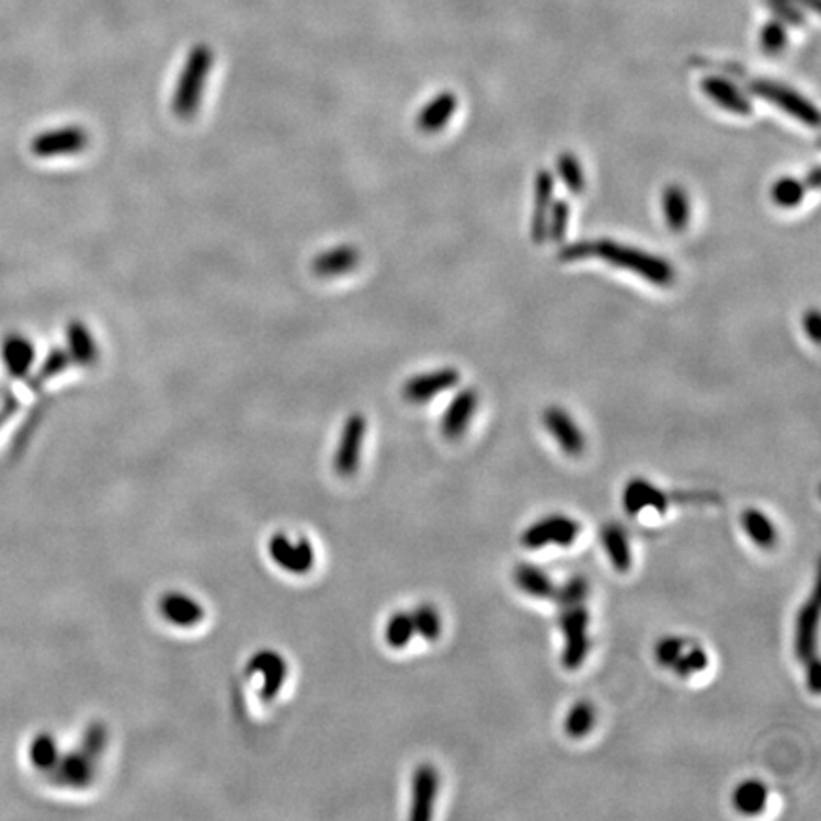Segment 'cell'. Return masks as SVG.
Returning a JSON list of instances; mask_svg holds the SVG:
<instances>
[{
    "instance_id": "cell-1",
    "label": "cell",
    "mask_w": 821,
    "mask_h": 821,
    "mask_svg": "<svg viewBox=\"0 0 821 821\" xmlns=\"http://www.w3.org/2000/svg\"><path fill=\"white\" fill-rule=\"evenodd\" d=\"M212 67L214 52L207 44H196L186 56L173 92L172 111L178 118L186 121L198 113Z\"/></svg>"
},
{
    "instance_id": "cell-2",
    "label": "cell",
    "mask_w": 821,
    "mask_h": 821,
    "mask_svg": "<svg viewBox=\"0 0 821 821\" xmlns=\"http://www.w3.org/2000/svg\"><path fill=\"white\" fill-rule=\"evenodd\" d=\"M595 255L607 261V263L631 271L637 276L647 280L654 286L668 287L675 282V271L672 264L658 255L647 253L637 248L622 246L613 240H600L595 242Z\"/></svg>"
},
{
    "instance_id": "cell-3",
    "label": "cell",
    "mask_w": 821,
    "mask_h": 821,
    "mask_svg": "<svg viewBox=\"0 0 821 821\" xmlns=\"http://www.w3.org/2000/svg\"><path fill=\"white\" fill-rule=\"evenodd\" d=\"M559 628L565 636L561 665L567 672H577L586 662L590 643V613L584 605L561 608Z\"/></svg>"
},
{
    "instance_id": "cell-4",
    "label": "cell",
    "mask_w": 821,
    "mask_h": 821,
    "mask_svg": "<svg viewBox=\"0 0 821 821\" xmlns=\"http://www.w3.org/2000/svg\"><path fill=\"white\" fill-rule=\"evenodd\" d=\"M580 523L569 515H546L538 522L531 523L522 535V544L527 550H543L548 546H572L580 536Z\"/></svg>"
},
{
    "instance_id": "cell-5",
    "label": "cell",
    "mask_w": 821,
    "mask_h": 821,
    "mask_svg": "<svg viewBox=\"0 0 821 821\" xmlns=\"http://www.w3.org/2000/svg\"><path fill=\"white\" fill-rule=\"evenodd\" d=\"M750 92L782 109L787 115L795 116L797 121L807 124L810 128H816L820 124L818 109L791 88L772 82V80H753L750 84Z\"/></svg>"
},
{
    "instance_id": "cell-6",
    "label": "cell",
    "mask_w": 821,
    "mask_h": 821,
    "mask_svg": "<svg viewBox=\"0 0 821 821\" xmlns=\"http://www.w3.org/2000/svg\"><path fill=\"white\" fill-rule=\"evenodd\" d=\"M266 550H269L272 561L282 571L303 577V574H308V572L315 569V546L305 536H300L297 540H292L284 533H276V535L271 536Z\"/></svg>"
},
{
    "instance_id": "cell-7",
    "label": "cell",
    "mask_w": 821,
    "mask_h": 821,
    "mask_svg": "<svg viewBox=\"0 0 821 821\" xmlns=\"http://www.w3.org/2000/svg\"><path fill=\"white\" fill-rule=\"evenodd\" d=\"M90 136L80 126L44 129L31 139V152L36 158L72 157L87 149Z\"/></svg>"
},
{
    "instance_id": "cell-8",
    "label": "cell",
    "mask_w": 821,
    "mask_h": 821,
    "mask_svg": "<svg viewBox=\"0 0 821 821\" xmlns=\"http://www.w3.org/2000/svg\"><path fill=\"white\" fill-rule=\"evenodd\" d=\"M365 436H367V421L364 414H351L344 421L343 432L339 437L335 457H333V470L337 471V476L341 478L356 476L360 463H362Z\"/></svg>"
},
{
    "instance_id": "cell-9",
    "label": "cell",
    "mask_w": 821,
    "mask_h": 821,
    "mask_svg": "<svg viewBox=\"0 0 821 821\" xmlns=\"http://www.w3.org/2000/svg\"><path fill=\"white\" fill-rule=\"evenodd\" d=\"M246 675L248 677H255L261 675L263 677V685H261V698L264 702H271L278 696L280 691L284 688V683L287 679V662L286 658L282 657L280 652L272 649H261L248 660L246 665Z\"/></svg>"
},
{
    "instance_id": "cell-10",
    "label": "cell",
    "mask_w": 821,
    "mask_h": 821,
    "mask_svg": "<svg viewBox=\"0 0 821 821\" xmlns=\"http://www.w3.org/2000/svg\"><path fill=\"white\" fill-rule=\"evenodd\" d=\"M437 791H440V772L436 766L424 763L417 766L411 779V808L409 820L430 821L436 808Z\"/></svg>"
},
{
    "instance_id": "cell-11",
    "label": "cell",
    "mask_w": 821,
    "mask_h": 821,
    "mask_svg": "<svg viewBox=\"0 0 821 821\" xmlns=\"http://www.w3.org/2000/svg\"><path fill=\"white\" fill-rule=\"evenodd\" d=\"M95 763L90 755L82 750L67 751L61 753L58 764L48 772L52 784L69 789H87L92 786L95 778Z\"/></svg>"
},
{
    "instance_id": "cell-12",
    "label": "cell",
    "mask_w": 821,
    "mask_h": 821,
    "mask_svg": "<svg viewBox=\"0 0 821 821\" xmlns=\"http://www.w3.org/2000/svg\"><path fill=\"white\" fill-rule=\"evenodd\" d=\"M460 383V373L453 367H443L436 372L422 373L403 385L401 396L408 403L421 406L434 400L437 394L447 392Z\"/></svg>"
},
{
    "instance_id": "cell-13",
    "label": "cell",
    "mask_w": 821,
    "mask_h": 821,
    "mask_svg": "<svg viewBox=\"0 0 821 821\" xmlns=\"http://www.w3.org/2000/svg\"><path fill=\"white\" fill-rule=\"evenodd\" d=\"M543 422L544 429L550 432L551 437L556 440L559 449L563 451L565 455L580 457L584 453V449H586L584 432L580 430L579 424L563 408L551 406V408L544 409Z\"/></svg>"
},
{
    "instance_id": "cell-14",
    "label": "cell",
    "mask_w": 821,
    "mask_h": 821,
    "mask_svg": "<svg viewBox=\"0 0 821 821\" xmlns=\"http://www.w3.org/2000/svg\"><path fill=\"white\" fill-rule=\"evenodd\" d=\"M818 624H820V597L818 590L812 592L797 615L795 626V654L805 664L816 657L818 650Z\"/></svg>"
},
{
    "instance_id": "cell-15",
    "label": "cell",
    "mask_w": 821,
    "mask_h": 821,
    "mask_svg": "<svg viewBox=\"0 0 821 821\" xmlns=\"http://www.w3.org/2000/svg\"><path fill=\"white\" fill-rule=\"evenodd\" d=\"M0 357L12 379H27L35 365V344L23 333H8L0 343Z\"/></svg>"
},
{
    "instance_id": "cell-16",
    "label": "cell",
    "mask_w": 821,
    "mask_h": 821,
    "mask_svg": "<svg viewBox=\"0 0 821 821\" xmlns=\"http://www.w3.org/2000/svg\"><path fill=\"white\" fill-rule=\"evenodd\" d=\"M622 506L629 515H637L645 510H654L658 514H665L670 508V500L660 487L650 483L649 479H629L628 486L622 493Z\"/></svg>"
},
{
    "instance_id": "cell-17",
    "label": "cell",
    "mask_w": 821,
    "mask_h": 821,
    "mask_svg": "<svg viewBox=\"0 0 821 821\" xmlns=\"http://www.w3.org/2000/svg\"><path fill=\"white\" fill-rule=\"evenodd\" d=\"M158 611L168 624L183 629L196 628L206 616L201 601L181 592L164 593L158 601Z\"/></svg>"
},
{
    "instance_id": "cell-18",
    "label": "cell",
    "mask_w": 821,
    "mask_h": 821,
    "mask_svg": "<svg viewBox=\"0 0 821 821\" xmlns=\"http://www.w3.org/2000/svg\"><path fill=\"white\" fill-rule=\"evenodd\" d=\"M478 392L474 388L460 390L443 413L442 422H440L443 436L447 440H458L465 436L474 414L478 411Z\"/></svg>"
},
{
    "instance_id": "cell-19",
    "label": "cell",
    "mask_w": 821,
    "mask_h": 821,
    "mask_svg": "<svg viewBox=\"0 0 821 821\" xmlns=\"http://www.w3.org/2000/svg\"><path fill=\"white\" fill-rule=\"evenodd\" d=\"M360 259H362V255H360L356 246H337V248H331L323 253H318L312 259L310 269L318 278H339V276H344V274L357 269Z\"/></svg>"
},
{
    "instance_id": "cell-20",
    "label": "cell",
    "mask_w": 821,
    "mask_h": 821,
    "mask_svg": "<svg viewBox=\"0 0 821 821\" xmlns=\"http://www.w3.org/2000/svg\"><path fill=\"white\" fill-rule=\"evenodd\" d=\"M554 175L548 170H540L535 181V209L531 217V238L543 243L548 238V215L554 204Z\"/></svg>"
},
{
    "instance_id": "cell-21",
    "label": "cell",
    "mask_w": 821,
    "mask_h": 821,
    "mask_svg": "<svg viewBox=\"0 0 821 821\" xmlns=\"http://www.w3.org/2000/svg\"><path fill=\"white\" fill-rule=\"evenodd\" d=\"M702 92L706 93L709 100L715 101L719 107L734 113V115H751V101L745 93L740 92V88L732 84L730 80L721 77H707L702 80Z\"/></svg>"
},
{
    "instance_id": "cell-22",
    "label": "cell",
    "mask_w": 821,
    "mask_h": 821,
    "mask_svg": "<svg viewBox=\"0 0 821 821\" xmlns=\"http://www.w3.org/2000/svg\"><path fill=\"white\" fill-rule=\"evenodd\" d=\"M67 337V352L71 356V362L80 367H92L100 360V346L93 339L92 331L88 329L87 323L80 320H72L67 323L65 329Z\"/></svg>"
},
{
    "instance_id": "cell-23",
    "label": "cell",
    "mask_w": 821,
    "mask_h": 821,
    "mask_svg": "<svg viewBox=\"0 0 821 821\" xmlns=\"http://www.w3.org/2000/svg\"><path fill=\"white\" fill-rule=\"evenodd\" d=\"M458 100L453 92L437 93L434 100L429 101L421 113L417 116V126L424 134H436L449 124L451 116L457 111Z\"/></svg>"
},
{
    "instance_id": "cell-24",
    "label": "cell",
    "mask_w": 821,
    "mask_h": 821,
    "mask_svg": "<svg viewBox=\"0 0 821 821\" xmlns=\"http://www.w3.org/2000/svg\"><path fill=\"white\" fill-rule=\"evenodd\" d=\"M512 579H514L515 586L520 588L523 593H527L528 597L554 600V593H556L554 580L550 579V574H546L543 569H538L535 565H515Z\"/></svg>"
},
{
    "instance_id": "cell-25",
    "label": "cell",
    "mask_w": 821,
    "mask_h": 821,
    "mask_svg": "<svg viewBox=\"0 0 821 821\" xmlns=\"http://www.w3.org/2000/svg\"><path fill=\"white\" fill-rule=\"evenodd\" d=\"M740 520H742L743 533L761 550H772L778 544V528L763 510L748 508Z\"/></svg>"
},
{
    "instance_id": "cell-26",
    "label": "cell",
    "mask_w": 821,
    "mask_h": 821,
    "mask_svg": "<svg viewBox=\"0 0 821 821\" xmlns=\"http://www.w3.org/2000/svg\"><path fill=\"white\" fill-rule=\"evenodd\" d=\"M662 212L668 229L673 232H685L691 223V201L685 189L679 185L665 186L662 194Z\"/></svg>"
},
{
    "instance_id": "cell-27",
    "label": "cell",
    "mask_w": 821,
    "mask_h": 821,
    "mask_svg": "<svg viewBox=\"0 0 821 821\" xmlns=\"http://www.w3.org/2000/svg\"><path fill=\"white\" fill-rule=\"evenodd\" d=\"M601 543L605 548L607 558L618 572H628L634 565L631 556V546H629L628 535L622 531L618 525H607L601 531Z\"/></svg>"
},
{
    "instance_id": "cell-28",
    "label": "cell",
    "mask_w": 821,
    "mask_h": 821,
    "mask_svg": "<svg viewBox=\"0 0 821 821\" xmlns=\"http://www.w3.org/2000/svg\"><path fill=\"white\" fill-rule=\"evenodd\" d=\"M768 802V789L759 779H743L732 793V805L743 816H759Z\"/></svg>"
},
{
    "instance_id": "cell-29",
    "label": "cell",
    "mask_w": 821,
    "mask_h": 821,
    "mask_svg": "<svg viewBox=\"0 0 821 821\" xmlns=\"http://www.w3.org/2000/svg\"><path fill=\"white\" fill-rule=\"evenodd\" d=\"M59 757H61V751L54 736L41 732L33 738L30 745V761L36 771L48 774L58 764Z\"/></svg>"
},
{
    "instance_id": "cell-30",
    "label": "cell",
    "mask_w": 821,
    "mask_h": 821,
    "mask_svg": "<svg viewBox=\"0 0 821 821\" xmlns=\"http://www.w3.org/2000/svg\"><path fill=\"white\" fill-rule=\"evenodd\" d=\"M595 727V707L590 702H577L565 717V734L572 740L586 738Z\"/></svg>"
},
{
    "instance_id": "cell-31",
    "label": "cell",
    "mask_w": 821,
    "mask_h": 821,
    "mask_svg": "<svg viewBox=\"0 0 821 821\" xmlns=\"http://www.w3.org/2000/svg\"><path fill=\"white\" fill-rule=\"evenodd\" d=\"M414 637L413 618L411 613H394L385 626V641L390 649H406Z\"/></svg>"
},
{
    "instance_id": "cell-32",
    "label": "cell",
    "mask_w": 821,
    "mask_h": 821,
    "mask_svg": "<svg viewBox=\"0 0 821 821\" xmlns=\"http://www.w3.org/2000/svg\"><path fill=\"white\" fill-rule=\"evenodd\" d=\"M411 618H413L414 636H421L430 643H434L437 637L442 636V616L434 605L422 603L411 613Z\"/></svg>"
},
{
    "instance_id": "cell-33",
    "label": "cell",
    "mask_w": 821,
    "mask_h": 821,
    "mask_svg": "<svg viewBox=\"0 0 821 821\" xmlns=\"http://www.w3.org/2000/svg\"><path fill=\"white\" fill-rule=\"evenodd\" d=\"M805 194L807 185L795 178L778 179L771 189L772 202L784 209L799 206L800 202L805 201Z\"/></svg>"
},
{
    "instance_id": "cell-34",
    "label": "cell",
    "mask_w": 821,
    "mask_h": 821,
    "mask_svg": "<svg viewBox=\"0 0 821 821\" xmlns=\"http://www.w3.org/2000/svg\"><path fill=\"white\" fill-rule=\"evenodd\" d=\"M69 365H71V356H69L67 349H59V346L52 349V351L46 354V357H44V362L41 364V367H38L35 377H31V386L36 388V386L44 385L46 380L58 377L61 373L67 372Z\"/></svg>"
},
{
    "instance_id": "cell-35",
    "label": "cell",
    "mask_w": 821,
    "mask_h": 821,
    "mask_svg": "<svg viewBox=\"0 0 821 821\" xmlns=\"http://www.w3.org/2000/svg\"><path fill=\"white\" fill-rule=\"evenodd\" d=\"M787 43H789V35H787L786 23L779 20L764 23L763 30L759 33V46L766 56H779L786 50Z\"/></svg>"
},
{
    "instance_id": "cell-36",
    "label": "cell",
    "mask_w": 821,
    "mask_h": 821,
    "mask_svg": "<svg viewBox=\"0 0 821 821\" xmlns=\"http://www.w3.org/2000/svg\"><path fill=\"white\" fill-rule=\"evenodd\" d=\"M558 172L559 178L563 179L565 186L572 194L584 193L586 178H584V170H582L579 158L571 152H561L558 158Z\"/></svg>"
},
{
    "instance_id": "cell-37",
    "label": "cell",
    "mask_w": 821,
    "mask_h": 821,
    "mask_svg": "<svg viewBox=\"0 0 821 821\" xmlns=\"http://www.w3.org/2000/svg\"><path fill=\"white\" fill-rule=\"evenodd\" d=\"M588 595H590L588 580L584 577H572L565 582L563 586H556L554 600L561 608L577 607V605H584Z\"/></svg>"
},
{
    "instance_id": "cell-38",
    "label": "cell",
    "mask_w": 821,
    "mask_h": 821,
    "mask_svg": "<svg viewBox=\"0 0 821 821\" xmlns=\"http://www.w3.org/2000/svg\"><path fill=\"white\" fill-rule=\"evenodd\" d=\"M707 664H709V657H707L706 650L698 647V645H693V647L686 645L683 654L679 657L672 670L677 673L679 677L686 679L694 675V673L704 672Z\"/></svg>"
},
{
    "instance_id": "cell-39",
    "label": "cell",
    "mask_w": 821,
    "mask_h": 821,
    "mask_svg": "<svg viewBox=\"0 0 821 821\" xmlns=\"http://www.w3.org/2000/svg\"><path fill=\"white\" fill-rule=\"evenodd\" d=\"M109 730L103 722L93 721L88 725L84 734H82V748L87 755L93 761H100L101 755L107 750Z\"/></svg>"
},
{
    "instance_id": "cell-40",
    "label": "cell",
    "mask_w": 821,
    "mask_h": 821,
    "mask_svg": "<svg viewBox=\"0 0 821 821\" xmlns=\"http://www.w3.org/2000/svg\"><path fill=\"white\" fill-rule=\"evenodd\" d=\"M571 219V207L565 201H556L551 204L548 215V238L551 242H563Z\"/></svg>"
},
{
    "instance_id": "cell-41",
    "label": "cell",
    "mask_w": 821,
    "mask_h": 821,
    "mask_svg": "<svg viewBox=\"0 0 821 821\" xmlns=\"http://www.w3.org/2000/svg\"><path fill=\"white\" fill-rule=\"evenodd\" d=\"M686 643L681 637L668 636L662 637L654 647V658L662 668H673L679 657L683 654Z\"/></svg>"
},
{
    "instance_id": "cell-42",
    "label": "cell",
    "mask_w": 821,
    "mask_h": 821,
    "mask_svg": "<svg viewBox=\"0 0 821 821\" xmlns=\"http://www.w3.org/2000/svg\"><path fill=\"white\" fill-rule=\"evenodd\" d=\"M766 7L771 8L772 14L778 15L776 20L779 22L789 23L795 27L805 25V15L791 0H766Z\"/></svg>"
},
{
    "instance_id": "cell-43",
    "label": "cell",
    "mask_w": 821,
    "mask_h": 821,
    "mask_svg": "<svg viewBox=\"0 0 821 821\" xmlns=\"http://www.w3.org/2000/svg\"><path fill=\"white\" fill-rule=\"evenodd\" d=\"M595 255V242H577L565 246L563 250L559 251V259L565 263H572V261H584V259L593 258Z\"/></svg>"
},
{
    "instance_id": "cell-44",
    "label": "cell",
    "mask_w": 821,
    "mask_h": 821,
    "mask_svg": "<svg viewBox=\"0 0 821 821\" xmlns=\"http://www.w3.org/2000/svg\"><path fill=\"white\" fill-rule=\"evenodd\" d=\"M805 668H807L808 691L812 694L820 693V660H818V657L810 658L808 662H805Z\"/></svg>"
},
{
    "instance_id": "cell-45",
    "label": "cell",
    "mask_w": 821,
    "mask_h": 821,
    "mask_svg": "<svg viewBox=\"0 0 821 821\" xmlns=\"http://www.w3.org/2000/svg\"><path fill=\"white\" fill-rule=\"evenodd\" d=\"M820 312L818 310H810V312H807L805 315V318H802V328H805V331H807V335L814 341V343H820Z\"/></svg>"
},
{
    "instance_id": "cell-46",
    "label": "cell",
    "mask_w": 821,
    "mask_h": 821,
    "mask_svg": "<svg viewBox=\"0 0 821 821\" xmlns=\"http://www.w3.org/2000/svg\"><path fill=\"white\" fill-rule=\"evenodd\" d=\"M821 185V168L820 166H814L812 170H810V173H808L807 178V189L810 186V189H820Z\"/></svg>"
},
{
    "instance_id": "cell-47",
    "label": "cell",
    "mask_w": 821,
    "mask_h": 821,
    "mask_svg": "<svg viewBox=\"0 0 821 821\" xmlns=\"http://www.w3.org/2000/svg\"><path fill=\"white\" fill-rule=\"evenodd\" d=\"M791 2L800 4V7L810 8L812 12H818V10H820V0H791Z\"/></svg>"
}]
</instances>
